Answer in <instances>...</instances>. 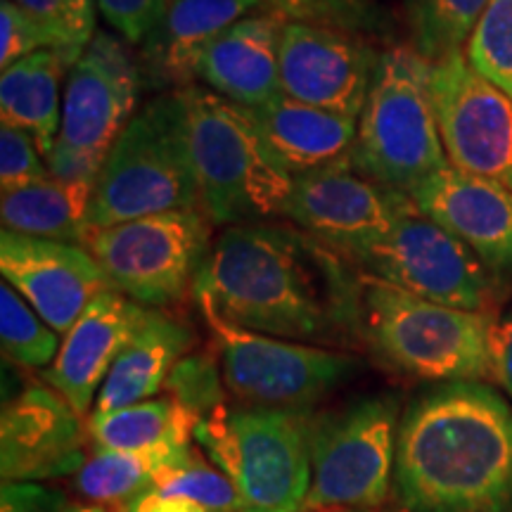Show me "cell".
Masks as SVG:
<instances>
[{
	"label": "cell",
	"instance_id": "6da1fadb",
	"mask_svg": "<svg viewBox=\"0 0 512 512\" xmlns=\"http://www.w3.org/2000/svg\"><path fill=\"white\" fill-rule=\"evenodd\" d=\"M292 223L230 226L214 240L192 297L200 309L292 342L361 335L363 275Z\"/></svg>",
	"mask_w": 512,
	"mask_h": 512
},
{
	"label": "cell",
	"instance_id": "7a4b0ae2",
	"mask_svg": "<svg viewBox=\"0 0 512 512\" xmlns=\"http://www.w3.org/2000/svg\"><path fill=\"white\" fill-rule=\"evenodd\" d=\"M396 496L408 512H512V403L482 382H446L406 408Z\"/></svg>",
	"mask_w": 512,
	"mask_h": 512
},
{
	"label": "cell",
	"instance_id": "3957f363",
	"mask_svg": "<svg viewBox=\"0 0 512 512\" xmlns=\"http://www.w3.org/2000/svg\"><path fill=\"white\" fill-rule=\"evenodd\" d=\"M181 95L200 204L211 223L230 228L283 219L294 178L273 155L247 107L202 86L185 88Z\"/></svg>",
	"mask_w": 512,
	"mask_h": 512
},
{
	"label": "cell",
	"instance_id": "277c9868",
	"mask_svg": "<svg viewBox=\"0 0 512 512\" xmlns=\"http://www.w3.org/2000/svg\"><path fill=\"white\" fill-rule=\"evenodd\" d=\"M361 275V337L389 368L444 384L494 377L491 313L453 309Z\"/></svg>",
	"mask_w": 512,
	"mask_h": 512
},
{
	"label": "cell",
	"instance_id": "5b68a950",
	"mask_svg": "<svg viewBox=\"0 0 512 512\" xmlns=\"http://www.w3.org/2000/svg\"><path fill=\"white\" fill-rule=\"evenodd\" d=\"M178 209H202L181 93L155 95L107 152L88 204L91 230Z\"/></svg>",
	"mask_w": 512,
	"mask_h": 512
},
{
	"label": "cell",
	"instance_id": "8992f818",
	"mask_svg": "<svg viewBox=\"0 0 512 512\" xmlns=\"http://www.w3.org/2000/svg\"><path fill=\"white\" fill-rule=\"evenodd\" d=\"M349 162L370 181L406 195L448 164L432 62L413 46L394 43L380 53Z\"/></svg>",
	"mask_w": 512,
	"mask_h": 512
},
{
	"label": "cell",
	"instance_id": "52a82bcc",
	"mask_svg": "<svg viewBox=\"0 0 512 512\" xmlns=\"http://www.w3.org/2000/svg\"><path fill=\"white\" fill-rule=\"evenodd\" d=\"M311 411L221 406L195 441L238 489L245 512H302L311 489Z\"/></svg>",
	"mask_w": 512,
	"mask_h": 512
},
{
	"label": "cell",
	"instance_id": "ba28073f",
	"mask_svg": "<svg viewBox=\"0 0 512 512\" xmlns=\"http://www.w3.org/2000/svg\"><path fill=\"white\" fill-rule=\"evenodd\" d=\"M202 209H178L91 230L86 249L114 290L145 309H169L192 294L214 247Z\"/></svg>",
	"mask_w": 512,
	"mask_h": 512
},
{
	"label": "cell",
	"instance_id": "9c48e42d",
	"mask_svg": "<svg viewBox=\"0 0 512 512\" xmlns=\"http://www.w3.org/2000/svg\"><path fill=\"white\" fill-rule=\"evenodd\" d=\"M399 422L394 396L361 399L313 418L311 489L304 510L377 508L387 501Z\"/></svg>",
	"mask_w": 512,
	"mask_h": 512
},
{
	"label": "cell",
	"instance_id": "30bf717a",
	"mask_svg": "<svg viewBox=\"0 0 512 512\" xmlns=\"http://www.w3.org/2000/svg\"><path fill=\"white\" fill-rule=\"evenodd\" d=\"M200 311L214 339L226 389L245 406L311 411L313 403L361 368L344 351L261 335L207 309Z\"/></svg>",
	"mask_w": 512,
	"mask_h": 512
},
{
	"label": "cell",
	"instance_id": "8fae6325",
	"mask_svg": "<svg viewBox=\"0 0 512 512\" xmlns=\"http://www.w3.org/2000/svg\"><path fill=\"white\" fill-rule=\"evenodd\" d=\"M361 273L453 309L491 313L496 275L456 235L422 214L411 197L394 228L358 259Z\"/></svg>",
	"mask_w": 512,
	"mask_h": 512
},
{
	"label": "cell",
	"instance_id": "7c38bea8",
	"mask_svg": "<svg viewBox=\"0 0 512 512\" xmlns=\"http://www.w3.org/2000/svg\"><path fill=\"white\" fill-rule=\"evenodd\" d=\"M432 98L448 162L512 190V98L465 53L432 62Z\"/></svg>",
	"mask_w": 512,
	"mask_h": 512
},
{
	"label": "cell",
	"instance_id": "4fadbf2b",
	"mask_svg": "<svg viewBox=\"0 0 512 512\" xmlns=\"http://www.w3.org/2000/svg\"><path fill=\"white\" fill-rule=\"evenodd\" d=\"M408 197L358 174L347 159L294 178L283 219L356 266L394 228Z\"/></svg>",
	"mask_w": 512,
	"mask_h": 512
},
{
	"label": "cell",
	"instance_id": "5bb4252c",
	"mask_svg": "<svg viewBox=\"0 0 512 512\" xmlns=\"http://www.w3.org/2000/svg\"><path fill=\"white\" fill-rule=\"evenodd\" d=\"M140 81L138 53L110 31H98L67 76L57 145L102 159L136 117Z\"/></svg>",
	"mask_w": 512,
	"mask_h": 512
},
{
	"label": "cell",
	"instance_id": "9a60e30c",
	"mask_svg": "<svg viewBox=\"0 0 512 512\" xmlns=\"http://www.w3.org/2000/svg\"><path fill=\"white\" fill-rule=\"evenodd\" d=\"M370 36L287 22L280 36V91L306 105L358 119L380 60Z\"/></svg>",
	"mask_w": 512,
	"mask_h": 512
},
{
	"label": "cell",
	"instance_id": "2e32d148",
	"mask_svg": "<svg viewBox=\"0 0 512 512\" xmlns=\"http://www.w3.org/2000/svg\"><path fill=\"white\" fill-rule=\"evenodd\" d=\"M0 273L57 335L74 328L88 304L114 290L95 256L83 245L0 233Z\"/></svg>",
	"mask_w": 512,
	"mask_h": 512
},
{
	"label": "cell",
	"instance_id": "e0dca14e",
	"mask_svg": "<svg viewBox=\"0 0 512 512\" xmlns=\"http://www.w3.org/2000/svg\"><path fill=\"white\" fill-rule=\"evenodd\" d=\"M88 425L48 384H29L0 418L3 482H43L76 475L86 463Z\"/></svg>",
	"mask_w": 512,
	"mask_h": 512
},
{
	"label": "cell",
	"instance_id": "ac0fdd59",
	"mask_svg": "<svg viewBox=\"0 0 512 512\" xmlns=\"http://www.w3.org/2000/svg\"><path fill=\"white\" fill-rule=\"evenodd\" d=\"M408 195L496 278L512 273V190L448 162Z\"/></svg>",
	"mask_w": 512,
	"mask_h": 512
},
{
	"label": "cell",
	"instance_id": "d6986e66",
	"mask_svg": "<svg viewBox=\"0 0 512 512\" xmlns=\"http://www.w3.org/2000/svg\"><path fill=\"white\" fill-rule=\"evenodd\" d=\"M147 313L150 309L121 292L107 290L88 304L74 328L64 335L60 354L43 373V380L62 394L81 418L91 411L102 382L143 325Z\"/></svg>",
	"mask_w": 512,
	"mask_h": 512
},
{
	"label": "cell",
	"instance_id": "ffe728a7",
	"mask_svg": "<svg viewBox=\"0 0 512 512\" xmlns=\"http://www.w3.org/2000/svg\"><path fill=\"white\" fill-rule=\"evenodd\" d=\"M256 12H268L261 0H174L162 22L138 46L143 86L157 95L197 86L211 43Z\"/></svg>",
	"mask_w": 512,
	"mask_h": 512
},
{
	"label": "cell",
	"instance_id": "44dd1931",
	"mask_svg": "<svg viewBox=\"0 0 512 512\" xmlns=\"http://www.w3.org/2000/svg\"><path fill=\"white\" fill-rule=\"evenodd\" d=\"M285 19L273 12H256L211 43L200 67L209 91L235 105L261 107L280 95V36Z\"/></svg>",
	"mask_w": 512,
	"mask_h": 512
},
{
	"label": "cell",
	"instance_id": "7402d4cb",
	"mask_svg": "<svg viewBox=\"0 0 512 512\" xmlns=\"http://www.w3.org/2000/svg\"><path fill=\"white\" fill-rule=\"evenodd\" d=\"M249 117L292 178L347 162L354 150L358 119L306 105L285 93L252 107Z\"/></svg>",
	"mask_w": 512,
	"mask_h": 512
},
{
	"label": "cell",
	"instance_id": "603a6c76",
	"mask_svg": "<svg viewBox=\"0 0 512 512\" xmlns=\"http://www.w3.org/2000/svg\"><path fill=\"white\" fill-rule=\"evenodd\" d=\"M195 344L188 325L174 316L150 309L128 347L114 361L102 382L93 413H110L147 401L162 392L171 370Z\"/></svg>",
	"mask_w": 512,
	"mask_h": 512
},
{
	"label": "cell",
	"instance_id": "cb8c5ba5",
	"mask_svg": "<svg viewBox=\"0 0 512 512\" xmlns=\"http://www.w3.org/2000/svg\"><path fill=\"white\" fill-rule=\"evenodd\" d=\"M72 67L67 53L50 48L0 72V119L27 131L43 159H48L60 138V86Z\"/></svg>",
	"mask_w": 512,
	"mask_h": 512
},
{
	"label": "cell",
	"instance_id": "d4e9b609",
	"mask_svg": "<svg viewBox=\"0 0 512 512\" xmlns=\"http://www.w3.org/2000/svg\"><path fill=\"white\" fill-rule=\"evenodd\" d=\"M200 418L171 396L110 413H91L88 434L100 448L124 453H176L192 446Z\"/></svg>",
	"mask_w": 512,
	"mask_h": 512
},
{
	"label": "cell",
	"instance_id": "484cf974",
	"mask_svg": "<svg viewBox=\"0 0 512 512\" xmlns=\"http://www.w3.org/2000/svg\"><path fill=\"white\" fill-rule=\"evenodd\" d=\"M86 214L88 202L57 183L53 176L3 192L0 200L3 230L67 245H86Z\"/></svg>",
	"mask_w": 512,
	"mask_h": 512
},
{
	"label": "cell",
	"instance_id": "4316f807",
	"mask_svg": "<svg viewBox=\"0 0 512 512\" xmlns=\"http://www.w3.org/2000/svg\"><path fill=\"white\" fill-rule=\"evenodd\" d=\"M188 451V448H183ZM124 453L95 446L81 470L76 472L74 489L83 501L98 508L121 510L128 501L155 486L157 470L178 453Z\"/></svg>",
	"mask_w": 512,
	"mask_h": 512
},
{
	"label": "cell",
	"instance_id": "83f0119b",
	"mask_svg": "<svg viewBox=\"0 0 512 512\" xmlns=\"http://www.w3.org/2000/svg\"><path fill=\"white\" fill-rule=\"evenodd\" d=\"M489 0H408L411 46L430 62L465 53Z\"/></svg>",
	"mask_w": 512,
	"mask_h": 512
},
{
	"label": "cell",
	"instance_id": "f1b7e54d",
	"mask_svg": "<svg viewBox=\"0 0 512 512\" xmlns=\"http://www.w3.org/2000/svg\"><path fill=\"white\" fill-rule=\"evenodd\" d=\"M152 489L197 503L207 512H245L233 482L192 446L159 467Z\"/></svg>",
	"mask_w": 512,
	"mask_h": 512
},
{
	"label": "cell",
	"instance_id": "f546056e",
	"mask_svg": "<svg viewBox=\"0 0 512 512\" xmlns=\"http://www.w3.org/2000/svg\"><path fill=\"white\" fill-rule=\"evenodd\" d=\"M0 344L19 368H46L60 354V337L15 287L0 285Z\"/></svg>",
	"mask_w": 512,
	"mask_h": 512
},
{
	"label": "cell",
	"instance_id": "4dcf8cb0",
	"mask_svg": "<svg viewBox=\"0 0 512 512\" xmlns=\"http://www.w3.org/2000/svg\"><path fill=\"white\" fill-rule=\"evenodd\" d=\"M465 57L477 74L512 98V0H489Z\"/></svg>",
	"mask_w": 512,
	"mask_h": 512
},
{
	"label": "cell",
	"instance_id": "1f68e13d",
	"mask_svg": "<svg viewBox=\"0 0 512 512\" xmlns=\"http://www.w3.org/2000/svg\"><path fill=\"white\" fill-rule=\"evenodd\" d=\"M285 22L320 24L373 36L382 34L384 15L375 0H261Z\"/></svg>",
	"mask_w": 512,
	"mask_h": 512
},
{
	"label": "cell",
	"instance_id": "d6a6232c",
	"mask_svg": "<svg viewBox=\"0 0 512 512\" xmlns=\"http://www.w3.org/2000/svg\"><path fill=\"white\" fill-rule=\"evenodd\" d=\"M223 373L219 370L216 354H190L183 356L166 380V396L176 399L192 415L204 420L211 413L226 406L223 401Z\"/></svg>",
	"mask_w": 512,
	"mask_h": 512
},
{
	"label": "cell",
	"instance_id": "836d02e7",
	"mask_svg": "<svg viewBox=\"0 0 512 512\" xmlns=\"http://www.w3.org/2000/svg\"><path fill=\"white\" fill-rule=\"evenodd\" d=\"M46 178H50V171L34 138L17 126H0V188L3 192L46 181Z\"/></svg>",
	"mask_w": 512,
	"mask_h": 512
},
{
	"label": "cell",
	"instance_id": "e575fe53",
	"mask_svg": "<svg viewBox=\"0 0 512 512\" xmlns=\"http://www.w3.org/2000/svg\"><path fill=\"white\" fill-rule=\"evenodd\" d=\"M50 48H57L55 38L34 17L17 8L12 0L0 3V69L3 72L24 57Z\"/></svg>",
	"mask_w": 512,
	"mask_h": 512
},
{
	"label": "cell",
	"instance_id": "d590c367",
	"mask_svg": "<svg viewBox=\"0 0 512 512\" xmlns=\"http://www.w3.org/2000/svg\"><path fill=\"white\" fill-rule=\"evenodd\" d=\"M171 3L174 0H98V10L124 41L140 46L162 22Z\"/></svg>",
	"mask_w": 512,
	"mask_h": 512
},
{
	"label": "cell",
	"instance_id": "8d00e7d4",
	"mask_svg": "<svg viewBox=\"0 0 512 512\" xmlns=\"http://www.w3.org/2000/svg\"><path fill=\"white\" fill-rule=\"evenodd\" d=\"M12 3L34 17L55 38L57 50L67 53L69 60L76 64L83 50L88 48V43L83 41L81 31L76 27L69 0H12Z\"/></svg>",
	"mask_w": 512,
	"mask_h": 512
},
{
	"label": "cell",
	"instance_id": "74e56055",
	"mask_svg": "<svg viewBox=\"0 0 512 512\" xmlns=\"http://www.w3.org/2000/svg\"><path fill=\"white\" fill-rule=\"evenodd\" d=\"M74 501L38 482H3L0 512H69Z\"/></svg>",
	"mask_w": 512,
	"mask_h": 512
},
{
	"label": "cell",
	"instance_id": "f35d334b",
	"mask_svg": "<svg viewBox=\"0 0 512 512\" xmlns=\"http://www.w3.org/2000/svg\"><path fill=\"white\" fill-rule=\"evenodd\" d=\"M491 356H494V377L512 399V311L503 323H496Z\"/></svg>",
	"mask_w": 512,
	"mask_h": 512
},
{
	"label": "cell",
	"instance_id": "ab89813d",
	"mask_svg": "<svg viewBox=\"0 0 512 512\" xmlns=\"http://www.w3.org/2000/svg\"><path fill=\"white\" fill-rule=\"evenodd\" d=\"M121 512H207L204 508H200L197 503L185 501V498L178 496H164L159 491L150 489L145 494H140L128 501Z\"/></svg>",
	"mask_w": 512,
	"mask_h": 512
},
{
	"label": "cell",
	"instance_id": "60d3db41",
	"mask_svg": "<svg viewBox=\"0 0 512 512\" xmlns=\"http://www.w3.org/2000/svg\"><path fill=\"white\" fill-rule=\"evenodd\" d=\"M83 41L91 43L95 36V10H98V0H69Z\"/></svg>",
	"mask_w": 512,
	"mask_h": 512
},
{
	"label": "cell",
	"instance_id": "b9f144b4",
	"mask_svg": "<svg viewBox=\"0 0 512 512\" xmlns=\"http://www.w3.org/2000/svg\"><path fill=\"white\" fill-rule=\"evenodd\" d=\"M304 512H377L373 508H323V510H304Z\"/></svg>",
	"mask_w": 512,
	"mask_h": 512
}]
</instances>
